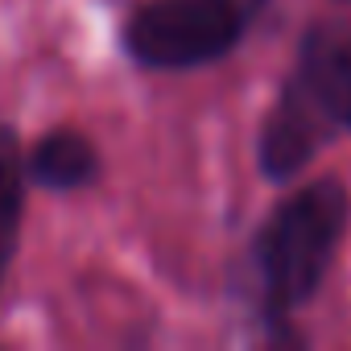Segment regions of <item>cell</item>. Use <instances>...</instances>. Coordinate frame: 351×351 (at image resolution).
Listing matches in <instances>:
<instances>
[{
	"label": "cell",
	"instance_id": "1",
	"mask_svg": "<svg viewBox=\"0 0 351 351\" xmlns=\"http://www.w3.org/2000/svg\"><path fill=\"white\" fill-rule=\"evenodd\" d=\"M343 223H347V191L322 178L285 199L261 228L252 261H256L261 302L273 318L289 314L322 285Z\"/></svg>",
	"mask_w": 351,
	"mask_h": 351
},
{
	"label": "cell",
	"instance_id": "2",
	"mask_svg": "<svg viewBox=\"0 0 351 351\" xmlns=\"http://www.w3.org/2000/svg\"><path fill=\"white\" fill-rule=\"evenodd\" d=\"M261 0H145L124 25V46L145 66H199L223 58Z\"/></svg>",
	"mask_w": 351,
	"mask_h": 351
},
{
	"label": "cell",
	"instance_id": "3",
	"mask_svg": "<svg viewBox=\"0 0 351 351\" xmlns=\"http://www.w3.org/2000/svg\"><path fill=\"white\" fill-rule=\"evenodd\" d=\"M330 128L335 124L322 116V108L314 104V95L293 79L281 91V99L269 112V120H265V132H261V169L269 173V178H277V182L293 178V173L318 153V145L330 136Z\"/></svg>",
	"mask_w": 351,
	"mask_h": 351
},
{
	"label": "cell",
	"instance_id": "4",
	"mask_svg": "<svg viewBox=\"0 0 351 351\" xmlns=\"http://www.w3.org/2000/svg\"><path fill=\"white\" fill-rule=\"evenodd\" d=\"M335 128H351V29L314 25L302 38L293 75Z\"/></svg>",
	"mask_w": 351,
	"mask_h": 351
},
{
	"label": "cell",
	"instance_id": "5",
	"mask_svg": "<svg viewBox=\"0 0 351 351\" xmlns=\"http://www.w3.org/2000/svg\"><path fill=\"white\" fill-rule=\"evenodd\" d=\"M95 149L83 132H71V128H58L50 136L38 141V149L29 153V173L50 186V191H75L83 182L95 178Z\"/></svg>",
	"mask_w": 351,
	"mask_h": 351
},
{
	"label": "cell",
	"instance_id": "6",
	"mask_svg": "<svg viewBox=\"0 0 351 351\" xmlns=\"http://www.w3.org/2000/svg\"><path fill=\"white\" fill-rule=\"evenodd\" d=\"M21 195H25V161L13 128H0V281H5L13 252H17V228H21Z\"/></svg>",
	"mask_w": 351,
	"mask_h": 351
}]
</instances>
